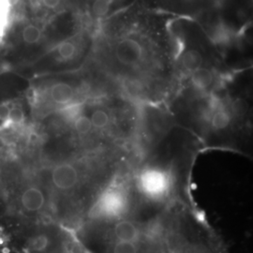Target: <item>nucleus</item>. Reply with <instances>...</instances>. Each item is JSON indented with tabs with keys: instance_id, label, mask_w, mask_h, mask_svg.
Here are the masks:
<instances>
[{
	"instance_id": "1a4fd4ad",
	"label": "nucleus",
	"mask_w": 253,
	"mask_h": 253,
	"mask_svg": "<svg viewBox=\"0 0 253 253\" xmlns=\"http://www.w3.org/2000/svg\"><path fill=\"white\" fill-rule=\"evenodd\" d=\"M19 0H0V40L8 34L14 14L15 5Z\"/></svg>"
},
{
	"instance_id": "7ed1b4c3",
	"label": "nucleus",
	"mask_w": 253,
	"mask_h": 253,
	"mask_svg": "<svg viewBox=\"0 0 253 253\" xmlns=\"http://www.w3.org/2000/svg\"><path fill=\"white\" fill-rule=\"evenodd\" d=\"M81 55V41L77 38L67 39L57 43L49 53L27 63V67L35 71L71 67L80 59Z\"/></svg>"
},
{
	"instance_id": "f03ea898",
	"label": "nucleus",
	"mask_w": 253,
	"mask_h": 253,
	"mask_svg": "<svg viewBox=\"0 0 253 253\" xmlns=\"http://www.w3.org/2000/svg\"><path fill=\"white\" fill-rule=\"evenodd\" d=\"M79 87L67 80H53L37 88V103L45 112H57L79 103Z\"/></svg>"
},
{
	"instance_id": "4468645a",
	"label": "nucleus",
	"mask_w": 253,
	"mask_h": 253,
	"mask_svg": "<svg viewBox=\"0 0 253 253\" xmlns=\"http://www.w3.org/2000/svg\"><path fill=\"white\" fill-rule=\"evenodd\" d=\"M11 105L8 102L0 103V121L8 122L9 121V111Z\"/></svg>"
},
{
	"instance_id": "20e7f679",
	"label": "nucleus",
	"mask_w": 253,
	"mask_h": 253,
	"mask_svg": "<svg viewBox=\"0 0 253 253\" xmlns=\"http://www.w3.org/2000/svg\"><path fill=\"white\" fill-rule=\"evenodd\" d=\"M11 32L10 48L12 54H17L22 61L25 54H28L42 45L44 40V29L38 22L23 20L15 26L11 24L8 33Z\"/></svg>"
},
{
	"instance_id": "6e6552de",
	"label": "nucleus",
	"mask_w": 253,
	"mask_h": 253,
	"mask_svg": "<svg viewBox=\"0 0 253 253\" xmlns=\"http://www.w3.org/2000/svg\"><path fill=\"white\" fill-rule=\"evenodd\" d=\"M190 82L191 86L195 90L206 93L212 89V86L216 82V75L211 70L202 67L190 74Z\"/></svg>"
},
{
	"instance_id": "9d476101",
	"label": "nucleus",
	"mask_w": 253,
	"mask_h": 253,
	"mask_svg": "<svg viewBox=\"0 0 253 253\" xmlns=\"http://www.w3.org/2000/svg\"><path fill=\"white\" fill-rule=\"evenodd\" d=\"M204 58L197 50L190 49L181 55V65L183 71L188 74H191L203 67Z\"/></svg>"
},
{
	"instance_id": "f257e3e1",
	"label": "nucleus",
	"mask_w": 253,
	"mask_h": 253,
	"mask_svg": "<svg viewBox=\"0 0 253 253\" xmlns=\"http://www.w3.org/2000/svg\"><path fill=\"white\" fill-rule=\"evenodd\" d=\"M131 173L116 178L96 196L87 209V217L94 222H111L129 217L141 202L131 183Z\"/></svg>"
},
{
	"instance_id": "423d86ee",
	"label": "nucleus",
	"mask_w": 253,
	"mask_h": 253,
	"mask_svg": "<svg viewBox=\"0 0 253 253\" xmlns=\"http://www.w3.org/2000/svg\"><path fill=\"white\" fill-rule=\"evenodd\" d=\"M115 58L120 66L127 69H137L145 63L144 44L133 37H125L118 40L114 46Z\"/></svg>"
},
{
	"instance_id": "0eeeda50",
	"label": "nucleus",
	"mask_w": 253,
	"mask_h": 253,
	"mask_svg": "<svg viewBox=\"0 0 253 253\" xmlns=\"http://www.w3.org/2000/svg\"><path fill=\"white\" fill-rule=\"evenodd\" d=\"M103 223L111 224V233L115 241L139 242L143 235L142 226L129 217Z\"/></svg>"
},
{
	"instance_id": "39448f33",
	"label": "nucleus",
	"mask_w": 253,
	"mask_h": 253,
	"mask_svg": "<svg viewBox=\"0 0 253 253\" xmlns=\"http://www.w3.org/2000/svg\"><path fill=\"white\" fill-rule=\"evenodd\" d=\"M18 202L20 208L25 214L37 217L42 215L43 218L52 220V217L46 213L47 208L51 207V202L47 196V189H43L35 183H31L21 191Z\"/></svg>"
},
{
	"instance_id": "f8f14e48",
	"label": "nucleus",
	"mask_w": 253,
	"mask_h": 253,
	"mask_svg": "<svg viewBox=\"0 0 253 253\" xmlns=\"http://www.w3.org/2000/svg\"><path fill=\"white\" fill-rule=\"evenodd\" d=\"M25 121V112L19 105H11L9 111L8 123L13 125H21Z\"/></svg>"
},
{
	"instance_id": "ddd939ff",
	"label": "nucleus",
	"mask_w": 253,
	"mask_h": 253,
	"mask_svg": "<svg viewBox=\"0 0 253 253\" xmlns=\"http://www.w3.org/2000/svg\"><path fill=\"white\" fill-rule=\"evenodd\" d=\"M39 8L54 11L62 7L64 0H36Z\"/></svg>"
},
{
	"instance_id": "9b49d317",
	"label": "nucleus",
	"mask_w": 253,
	"mask_h": 253,
	"mask_svg": "<svg viewBox=\"0 0 253 253\" xmlns=\"http://www.w3.org/2000/svg\"><path fill=\"white\" fill-rule=\"evenodd\" d=\"M138 242L115 241L112 246V253H139Z\"/></svg>"
}]
</instances>
